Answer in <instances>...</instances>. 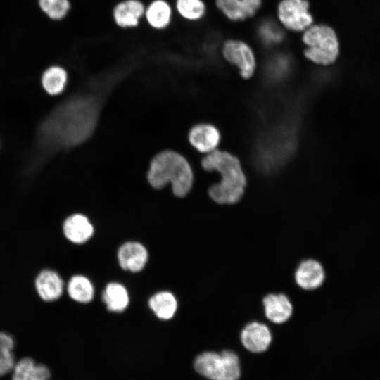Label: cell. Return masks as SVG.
<instances>
[{"mask_svg":"<svg viewBox=\"0 0 380 380\" xmlns=\"http://www.w3.org/2000/svg\"><path fill=\"white\" fill-rule=\"evenodd\" d=\"M11 380H50L51 371L43 364H37L29 357H25L15 362Z\"/></svg>","mask_w":380,"mask_h":380,"instance_id":"17","label":"cell"},{"mask_svg":"<svg viewBox=\"0 0 380 380\" xmlns=\"http://www.w3.org/2000/svg\"><path fill=\"white\" fill-rule=\"evenodd\" d=\"M148 305L156 317L167 320L175 315L177 309V301L172 293L160 291L150 298Z\"/></svg>","mask_w":380,"mask_h":380,"instance_id":"19","label":"cell"},{"mask_svg":"<svg viewBox=\"0 0 380 380\" xmlns=\"http://www.w3.org/2000/svg\"><path fill=\"white\" fill-rule=\"evenodd\" d=\"M241 341L243 346L249 351L261 353L266 350L270 345L272 334L265 324L252 322L242 330Z\"/></svg>","mask_w":380,"mask_h":380,"instance_id":"10","label":"cell"},{"mask_svg":"<svg viewBox=\"0 0 380 380\" xmlns=\"http://www.w3.org/2000/svg\"><path fill=\"white\" fill-rule=\"evenodd\" d=\"M221 139L219 129L213 125L201 123L189 132V141L198 151L207 154L217 148Z\"/></svg>","mask_w":380,"mask_h":380,"instance_id":"9","label":"cell"},{"mask_svg":"<svg viewBox=\"0 0 380 380\" xmlns=\"http://www.w3.org/2000/svg\"><path fill=\"white\" fill-rule=\"evenodd\" d=\"M65 236L74 243H84L94 234V227L89 219L80 213L68 216L63 224Z\"/></svg>","mask_w":380,"mask_h":380,"instance_id":"15","label":"cell"},{"mask_svg":"<svg viewBox=\"0 0 380 380\" xmlns=\"http://www.w3.org/2000/svg\"><path fill=\"white\" fill-rule=\"evenodd\" d=\"M302 41L306 46L304 56L317 65H330L338 56V37L333 28L327 25H312L304 30Z\"/></svg>","mask_w":380,"mask_h":380,"instance_id":"3","label":"cell"},{"mask_svg":"<svg viewBox=\"0 0 380 380\" xmlns=\"http://www.w3.org/2000/svg\"><path fill=\"white\" fill-rule=\"evenodd\" d=\"M325 277L324 270L318 261L313 259L303 260L295 272V281L305 290L319 287Z\"/></svg>","mask_w":380,"mask_h":380,"instance_id":"13","label":"cell"},{"mask_svg":"<svg viewBox=\"0 0 380 380\" xmlns=\"http://www.w3.org/2000/svg\"><path fill=\"white\" fill-rule=\"evenodd\" d=\"M172 6L179 17L186 22H197L206 13L203 0H174Z\"/></svg>","mask_w":380,"mask_h":380,"instance_id":"21","label":"cell"},{"mask_svg":"<svg viewBox=\"0 0 380 380\" xmlns=\"http://www.w3.org/2000/svg\"><path fill=\"white\" fill-rule=\"evenodd\" d=\"M147 179L156 189H161L170 183L173 194L177 197H184L191 189L194 174L189 163L183 156L168 150L158 153L152 159Z\"/></svg>","mask_w":380,"mask_h":380,"instance_id":"2","label":"cell"},{"mask_svg":"<svg viewBox=\"0 0 380 380\" xmlns=\"http://www.w3.org/2000/svg\"><path fill=\"white\" fill-rule=\"evenodd\" d=\"M262 303L266 317L274 323L282 324L292 315V304L284 294H268L263 298Z\"/></svg>","mask_w":380,"mask_h":380,"instance_id":"16","label":"cell"},{"mask_svg":"<svg viewBox=\"0 0 380 380\" xmlns=\"http://www.w3.org/2000/svg\"><path fill=\"white\" fill-rule=\"evenodd\" d=\"M194 368L198 374L211 380H237L241 372L238 356L228 350L220 354H200L194 361Z\"/></svg>","mask_w":380,"mask_h":380,"instance_id":"4","label":"cell"},{"mask_svg":"<svg viewBox=\"0 0 380 380\" xmlns=\"http://www.w3.org/2000/svg\"><path fill=\"white\" fill-rule=\"evenodd\" d=\"M258 33L265 45H275L283 39L281 30L272 21H264L259 27Z\"/></svg>","mask_w":380,"mask_h":380,"instance_id":"25","label":"cell"},{"mask_svg":"<svg viewBox=\"0 0 380 380\" xmlns=\"http://www.w3.org/2000/svg\"><path fill=\"white\" fill-rule=\"evenodd\" d=\"M222 53L224 59L236 66L244 79L251 78L256 69V60L250 46L239 39L227 40L222 45Z\"/></svg>","mask_w":380,"mask_h":380,"instance_id":"6","label":"cell"},{"mask_svg":"<svg viewBox=\"0 0 380 380\" xmlns=\"http://www.w3.org/2000/svg\"><path fill=\"white\" fill-rule=\"evenodd\" d=\"M248 18L253 17L259 10L262 0H243Z\"/></svg>","mask_w":380,"mask_h":380,"instance_id":"26","label":"cell"},{"mask_svg":"<svg viewBox=\"0 0 380 380\" xmlns=\"http://www.w3.org/2000/svg\"><path fill=\"white\" fill-rule=\"evenodd\" d=\"M38 5L41 11L54 21L66 18L72 7L70 0H38Z\"/></svg>","mask_w":380,"mask_h":380,"instance_id":"23","label":"cell"},{"mask_svg":"<svg viewBox=\"0 0 380 380\" xmlns=\"http://www.w3.org/2000/svg\"><path fill=\"white\" fill-rule=\"evenodd\" d=\"M39 82L41 89L48 96H58L66 88L68 73L64 67L56 64L51 65L42 72Z\"/></svg>","mask_w":380,"mask_h":380,"instance_id":"12","label":"cell"},{"mask_svg":"<svg viewBox=\"0 0 380 380\" xmlns=\"http://www.w3.org/2000/svg\"><path fill=\"white\" fill-rule=\"evenodd\" d=\"M215 4L232 21H241L248 18L243 0H215Z\"/></svg>","mask_w":380,"mask_h":380,"instance_id":"24","label":"cell"},{"mask_svg":"<svg viewBox=\"0 0 380 380\" xmlns=\"http://www.w3.org/2000/svg\"><path fill=\"white\" fill-rule=\"evenodd\" d=\"M64 284L61 276L51 270H43L35 279V288L39 297L50 302L58 299L63 291Z\"/></svg>","mask_w":380,"mask_h":380,"instance_id":"14","label":"cell"},{"mask_svg":"<svg viewBox=\"0 0 380 380\" xmlns=\"http://www.w3.org/2000/svg\"><path fill=\"white\" fill-rule=\"evenodd\" d=\"M174 11L168 0H151L146 5L144 20L151 29L163 31L173 23Z\"/></svg>","mask_w":380,"mask_h":380,"instance_id":"8","label":"cell"},{"mask_svg":"<svg viewBox=\"0 0 380 380\" xmlns=\"http://www.w3.org/2000/svg\"><path fill=\"white\" fill-rule=\"evenodd\" d=\"M148 251L140 243L128 241L123 243L118 251V259L120 267L133 272L144 269L148 261Z\"/></svg>","mask_w":380,"mask_h":380,"instance_id":"11","label":"cell"},{"mask_svg":"<svg viewBox=\"0 0 380 380\" xmlns=\"http://www.w3.org/2000/svg\"><path fill=\"white\" fill-rule=\"evenodd\" d=\"M102 300L108 310L115 312L124 311L129 303V297L126 288L116 282L107 284L102 293Z\"/></svg>","mask_w":380,"mask_h":380,"instance_id":"18","label":"cell"},{"mask_svg":"<svg viewBox=\"0 0 380 380\" xmlns=\"http://www.w3.org/2000/svg\"><path fill=\"white\" fill-rule=\"evenodd\" d=\"M146 3L142 0H120L111 10L113 24L122 30L135 29L144 20Z\"/></svg>","mask_w":380,"mask_h":380,"instance_id":"7","label":"cell"},{"mask_svg":"<svg viewBox=\"0 0 380 380\" xmlns=\"http://www.w3.org/2000/svg\"><path fill=\"white\" fill-rule=\"evenodd\" d=\"M309 7L308 0H281L277 7L278 18L289 30L304 31L313 23Z\"/></svg>","mask_w":380,"mask_h":380,"instance_id":"5","label":"cell"},{"mask_svg":"<svg viewBox=\"0 0 380 380\" xmlns=\"http://www.w3.org/2000/svg\"><path fill=\"white\" fill-rule=\"evenodd\" d=\"M202 167L215 172L220 178L208 189L211 199L222 205L238 202L243 196L247 179L239 159L234 154L218 148L205 154L201 160Z\"/></svg>","mask_w":380,"mask_h":380,"instance_id":"1","label":"cell"},{"mask_svg":"<svg viewBox=\"0 0 380 380\" xmlns=\"http://www.w3.org/2000/svg\"><path fill=\"white\" fill-rule=\"evenodd\" d=\"M67 291L72 300L81 303H89L94 294L93 284L83 275L72 276L68 281Z\"/></svg>","mask_w":380,"mask_h":380,"instance_id":"20","label":"cell"},{"mask_svg":"<svg viewBox=\"0 0 380 380\" xmlns=\"http://www.w3.org/2000/svg\"><path fill=\"white\" fill-rule=\"evenodd\" d=\"M0 146H1V142H0Z\"/></svg>","mask_w":380,"mask_h":380,"instance_id":"27","label":"cell"},{"mask_svg":"<svg viewBox=\"0 0 380 380\" xmlns=\"http://www.w3.org/2000/svg\"><path fill=\"white\" fill-rule=\"evenodd\" d=\"M15 342L12 336L0 331V377L13 371L15 364L13 353Z\"/></svg>","mask_w":380,"mask_h":380,"instance_id":"22","label":"cell"}]
</instances>
